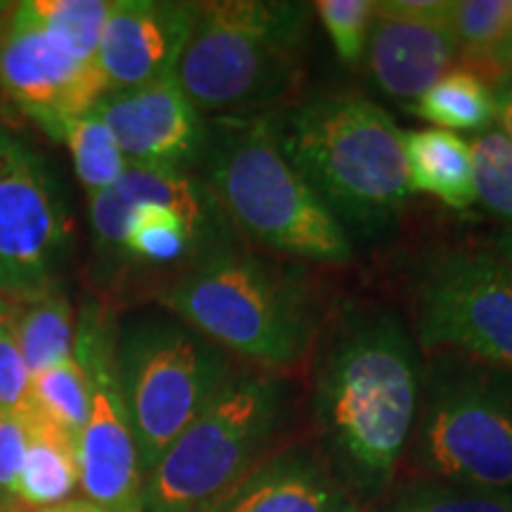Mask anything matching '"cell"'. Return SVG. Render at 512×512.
I'll use <instances>...</instances> for the list:
<instances>
[{
    "label": "cell",
    "instance_id": "4fadbf2b",
    "mask_svg": "<svg viewBox=\"0 0 512 512\" xmlns=\"http://www.w3.org/2000/svg\"><path fill=\"white\" fill-rule=\"evenodd\" d=\"M95 112L110 126L128 164L164 166L190 174L207 145V119L192 105L176 76L131 91L107 93Z\"/></svg>",
    "mask_w": 512,
    "mask_h": 512
},
{
    "label": "cell",
    "instance_id": "ffe728a7",
    "mask_svg": "<svg viewBox=\"0 0 512 512\" xmlns=\"http://www.w3.org/2000/svg\"><path fill=\"white\" fill-rule=\"evenodd\" d=\"M411 110L441 131L484 133L496 126V91L482 74L460 67L434 83Z\"/></svg>",
    "mask_w": 512,
    "mask_h": 512
},
{
    "label": "cell",
    "instance_id": "603a6c76",
    "mask_svg": "<svg viewBox=\"0 0 512 512\" xmlns=\"http://www.w3.org/2000/svg\"><path fill=\"white\" fill-rule=\"evenodd\" d=\"M377 512H512V496L418 477L396 486Z\"/></svg>",
    "mask_w": 512,
    "mask_h": 512
},
{
    "label": "cell",
    "instance_id": "f546056e",
    "mask_svg": "<svg viewBox=\"0 0 512 512\" xmlns=\"http://www.w3.org/2000/svg\"><path fill=\"white\" fill-rule=\"evenodd\" d=\"M451 12L453 0H377L375 3V17L430 24V27H448Z\"/></svg>",
    "mask_w": 512,
    "mask_h": 512
},
{
    "label": "cell",
    "instance_id": "83f0119b",
    "mask_svg": "<svg viewBox=\"0 0 512 512\" xmlns=\"http://www.w3.org/2000/svg\"><path fill=\"white\" fill-rule=\"evenodd\" d=\"M31 373L15 335V304L0 306V415L27 418L34 413Z\"/></svg>",
    "mask_w": 512,
    "mask_h": 512
},
{
    "label": "cell",
    "instance_id": "e0dca14e",
    "mask_svg": "<svg viewBox=\"0 0 512 512\" xmlns=\"http://www.w3.org/2000/svg\"><path fill=\"white\" fill-rule=\"evenodd\" d=\"M403 145L411 192L432 195L451 209H467L475 204L467 140L441 128H420L403 133Z\"/></svg>",
    "mask_w": 512,
    "mask_h": 512
},
{
    "label": "cell",
    "instance_id": "cb8c5ba5",
    "mask_svg": "<svg viewBox=\"0 0 512 512\" xmlns=\"http://www.w3.org/2000/svg\"><path fill=\"white\" fill-rule=\"evenodd\" d=\"M512 27V0H453L448 29L460 48V60L482 74L489 57Z\"/></svg>",
    "mask_w": 512,
    "mask_h": 512
},
{
    "label": "cell",
    "instance_id": "8fae6325",
    "mask_svg": "<svg viewBox=\"0 0 512 512\" xmlns=\"http://www.w3.org/2000/svg\"><path fill=\"white\" fill-rule=\"evenodd\" d=\"M69 216L43 157L0 124V297L29 302L57 285Z\"/></svg>",
    "mask_w": 512,
    "mask_h": 512
},
{
    "label": "cell",
    "instance_id": "4316f807",
    "mask_svg": "<svg viewBox=\"0 0 512 512\" xmlns=\"http://www.w3.org/2000/svg\"><path fill=\"white\" fill-rule=\"evenodd\" d=\"M311 8L328 31L339 60L351 67L361 62L375 22L373 0H318Z\"/></svg>",
    "mask_w": 512,
    "mask_h": 512
},
{
    "label": "cell",
    "instance_id": "484cf974",
    "mask_svg": "<svg viewBox=\"0 0 512 512\" xmlns=\"http://www.w3.org/2000/svg\"><path fill=\"white\" fill-rule=\"evenodd\" d=\"M475 178V202L512 228V143L501 126L467 140Z\"/></svg>",
    "mask_w": 512,
    "mask_h": 512
},
{
    "label": "cell",
    "instance_id": "7a4b0ae2",
    "mask_svg": "<svg viewBox=\"0 0 512 512\" xmlns=\"http://www.w3.org/2000/svg\"><path fill=\"white\" fill-rule=\"evenodd\" d=\"M157 299L228 356L266 373L302 366L323 328L306 268L252 252L245 242L183 268Z\"/></svg>",
    "mask_w": 512,
    "mask_h": 512
},
{
    "label": "cell",
    "instance_id": "9c48e42d",
    "mask_svg": "<svg viewBox=\"0 0 512 512\" xmlns=\"http://www.w3.org/2000/svg\"><path fill=\"white\" fill-rule=\"evenodd\" d=\"M420 351L512 373V268L494 249H441L413 285Z\"/></svg>",
    "mask_w": 512,
    "mask_h": 512
},
{
    "label": "cell",
    "instance_id": "f1b7e54d",
    "mask_svg": "<svg viewBox=\"0 0 512 512\" xmlns=\"http://www.w3.org/2000/svg\"><path fill=\"white\" fill-rule=\"evenodd\" d=\"M24 456H27V422L15 415H0V505L17 501Z\"/></svg>",
    "mask_w": 512,
    "mask_h": 512
},
{
    "label": "cell",
    "instance_id": "ac0fdd59",
    "mask_svg": "<svg viewBox=\"0 0 512 512\" xmlns=\"http://www.w3.org/2000/svg\"><path fill=\"white\" fill-rule=\"evenodd\" d=\"M27 422V456L19 472L17 501L27 510L53 508L69 501L79 489V460L76 441L55 427L46 415L34 413Z\"/></svg>",
    "mask_w": 512,
    "mask_h": 512
},
{
    "label": "cell",
    "instance_id": "d6986e66",
    "mask_svg": "<svg viewBox=\"0 0 512 512\" xmlns=\"http://www.w3.org/2000/svg\"><path fill=\"white\" fill-rule=\"evenodd\" d=\"M15 335L31 377L74 356V309L60 287L15 306Z\"/></svg>",
    "mask_w": 512,
    "mask_h": 512
},
{
    "label": "cell",
    "instance_id": "9a60e30c",
    "mask_svg": "<svg viewBox=\"0 0 512 512\" xmlns=\"http://www.w3.org/2000/svg\"><path fill=\"white\" fill-rule=\"evenodd\" d=\"M216 512H361V501L309 446L273 451Z\"/></svg>",
    "mask_w": 512,
    "mask_h": 512
},
{
    "label": "cell",
    "instance_id": "836d02e7",
    "mask_svg": "<svg viewBox=\"0 0 512 512\" xmlns=\"http://www.w3.org/2000/svg\"><path fill=\"white\" fill-rule=\"evenodd\" d=\"M494 252H496L498 256H501V259L505 261V264H508V266L512 268V228L505 230V233L501 235V238L496 240Z\"/></svg>",
    "mask_w": 512,
    "mask_h": 512
},
{
    "label": "cell",
    "instance_id": "3957f363",
    "mask_svg": "<svg viewBox=\"0 0 512 512\" xmlns=\"http://www.w3.org/2000/svg\"><path fill=\"white\" fill-rule=\"evenodd\" d=\"M200 169L242 242L275 259L306 264L342 266L354 256L347 230L287 162L271 114L207 121Z\"/></svg>",
    "mask_w": 512,
    "mask_h": 512
},
{
    "label": "cell",
    "instance_id": "d590c367",
    "mask_svg": "<svg viewBox=\"0 0 512 512\" xmlns=\"http://www.w3.org/2000/svg\"><path fill=\"white\" fill-rule=\"evenodd\" d=\"M8 10H10V3H0V22H3V17L8 15Z\"/></svg>",
    "mask_w": 512,
    "mask_h": 512
},
{
    "label": "cell",
    "instance_id": "5b68a950",
    "mask_svg": "<svg viewBox=\"0 0 512 512\" xmlns=\"http://www.w3.org/2000/svg\"><path fill=\"white\" fill-rule=\"evenodd\" d=\"M311 15L294 0L200 3L174 69L178 86L202 114H261L302 79Z\"/></svg>",
    "mask_w": 512,
    "mask_h": 512
},
{
    "label": "cell",
    "instance_id": "277c9868",
    "mask_svg": "<svg viewBox=\"0 0 512 512\" xmlns=\"http://www.w3.org/2000/svg\"><path fill=\"white\" fill-rule=\"evenodd\" d=\"M287 162L351 235L375 238L411 200L396 121L356 93L318 95L278 121Z\"/></svg>",
    "mask_w": 512,
    "mask_h": 512
},
{
    "label": "cell",
    "instance_id": "ba28073f",
    "mask_svg": "<svg viewBox=\"0 0 512 512\" xmlns=\"http://www.w3.org/2000/svg\"><path fill=\"white\" fill-rule=\"evenodd\" d=\"M413 434L425 477L512 496V389L498 370L427 354Z\"/></svg>",
    "mask_w": 512,
    "mask_h": 512
},
{
    "label": "cell",
    "instance_id": "7c38bea8",
    "mask_svg": "<svg viewBox=\"0 0 512 512\" xmlns=\"http://www.w3.org/2000/svg\"><path fill=\"white\" fill-rule=\"evenodd\" d=\"M0 93L53 138L62 121L95 110L107 83L98 62L81 60L10 5L0 22Z\"/></svg>",
    "mask_w": 512,
    "mask_h": 512
},
{
    "label": "cell",
    "instance_id": "8d00e7d4",
    "mask_svg": "<svg viewBox=\"0 0 512 512\" xmlns=\"http://www.w3.org/2000/svg\"><path fill=\"white\" fill-rule=\"evenodd\" d=\"M3 302H5V299H3V297H0V306H3Z\"/></svg>",
    "mask_w": 512,
    "mask_h": 512
},
{
    "label": "cell",
    "instance_id": "d6a6232c",
    "mask_svg": "<svg viewBox=\"0 0 512 512\" xmlns=\"http://www.w3.org/2000/svg\"><path fill=\"white\" fill-rule=\"evenodd\" d=\"M24 512H107L105 508H100V505H95L91 501H86V498H79V501H64L60 505H53V508H41V510H24Z\"/></svg>",
    "mask_w": 512,
    "mask_h": 512
},
{
    "label": "cell",
    "instance_id": "7402d4cb",
    "mask_svg": "<svg viewBox=\"0 0 512 512\" xmlns=\"http://www.w3.org/2000/svg\"><path fill=\"white\" fill-rule=\"evenodd\" d=\"M17 8L81 60L98 62L112 0H24Z\"/></svg>",
    "mask_w": 512,
    "mask_h": 512
},
{
    "label": "cell",
    "instance_id": "2e32d148",
    "mask_svg": "<svg viewBox=\"0 0 512 512\" xmlns=\"http://www.w3.org/2000/svg\"><path fill=\"white\" fill-rule=\"evenodd\" d=\"M366 55L377 86L411 105L460 62V48L448 27L382 17H375Z\"/></svg>",
    "mask_w": 512,
    "mask_h": 512
},
{
    "label": "cell",
    "instance_id": "52a82bcc",
    "mask_svg": "<svg viewBox=\"0 0 512 512\" xmlns=\"http://www.w3.org/2000/svg\"><path fill=\"white\" fill-rule=\"evenodd\" d=\"M117 366L143 477L238 375L233 356L171 313L117 325Z\"/></svg>",
    "mask_w": 512,
    "mask_h": 512
},
{
    "label": "cell",
    "instance_id": "8992f818",
    "mask_svg": "<svg viewBox=\"0 0 512 512\" xmlns=\"http://www.w3.org/2000/svg\"><path fill=\"white\" fill-rule=\"evenodd\" d=\"M294 406L287 375L238 373L143 479L140 512H216L271 456Z\"/></svg>",
    "mask_w": 512,
    "mask_h": 512
},
{
    "label": "cell",
    "instance_id": "30bf717a",
    "mask_svg": "<svg viewBox=\"0 0 512 512\" xmlns=\"http://www.w3.org/2000/svg\"><path fill=\"white\" fill-rule=\"evenodd\" d=\"M74 356L88 382V420L76 444L81 491L107 512H140L145 477L119 380L117 323L98 302L81 309Z\"/></svg>",
    "mask_w": 512,
    "mask_h": 512
},
{
    "label": "cell",
    "instance_id": "6da1fadb",
    "mask_svg": "<svg viewBox=\"0 0 512 512\" xmlns=\"http://www.w3.org/2000/svg\"><path fill=\"white\" fill-rule=\"evenodd\" d=\"M311 354L318 453L358 501H370L392 484L415 430L422 351L389 306L347 304L323 323Z\"/></svg>",
    "mask_w": 512,
    "mask_h": 512
},
{
    "label": "cell",
    "instance_id": "5bb4252c",
    "mask_svg": "<svg viewBox=\"0 0 512 512\" xmlns=\"http://www.w3.org/2000/svg\"><path fill=\"white\" fill-rule=\"evenodd\" d=\"M197 12L200 3L185 0H114L98 53L107 93L174 74Z\"/></svg>",
    "mask_w": 512,
    "mask_h": 512
},
{
    "label": "cell",
    "instance_id": "d4e9b609",
    "mask_svg": "<svg viewBox=\"0 0 512 512\" xmlns=\"http://www.w3.org/2000/svg\"><path fill=\"white\" fill-rule=\"evenodd\" d=\"M31 394L38 413L79 444L88 420V382L76 356L31 377Z\"/></svg>",
    "mask_w": 512,
    "mask_h": 512
},
{
    "label": "cell",
    "instance_id": "e575fe53",
    "mask_svg": "<svg viewBox=\"0 0 512 512\" xmlns=\"http://www.w3.org/2000/svg\"><path fill=\"white\" fill-rule=\"evenodd\" d=\"M496 83H503V86H508V88H510V91H512V72H510V74H505V76H503V79H498Z\"/></svg>",
    "mask_w": 512,
    "mask_h": 512
},
{
    "label": "cell",
    "instance_id": "44dd1931",
    "mask_svg": "<svg viewBox=\"0 0 512 512\" xmlns=\"http://www.w3.org/2000/svg\"><path fill=\"white\" fill-rule=\"evenodd\" d=\"M53 138L67 145L76 176L88 197L110 188L126 171L128 162L117 138L95 110L62 121Z\"/></svg>",
    "mask_w": 512,
    "mask_h": 512
},
{
    "label": "cell",
    "instance_id": "1f68e13d",
    "mask_svg": "<svg viewBox=\"0 0 512 512\" xmlns=\"http://www.w3.org/2000/svg\"><path fill=\"white\" fill-rule=\"evenodd\" d=\"M486 69H498V72H503V76L512 72V27L508 31V36L503 38L501 46H498L494 50V55L489 57L484 72H486ZM484 72H482V76H484ZM503 76H501V79H503Z\"/></svg>",
    "mask_w": 512,
    "mask_h": 512
},
{
    "label": "cell",
    "instance_id": "4dcf8cb0",
    "mask_svg": "<svg viewBox=\"0 0 512 512\" xmlns=\"http://www.w3.org/2000/svg\"><path fill=\"white\" fill-rule=\"evenodd\" d=\"M496 124L503 128L505 136L512 143V91L503 83H496Z\"/></svg>",
    "mask_w": 512,
    "mask_h": 512
}]
</instances>
